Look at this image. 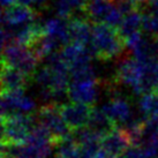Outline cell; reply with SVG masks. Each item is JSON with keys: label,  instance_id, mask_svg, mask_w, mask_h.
I'll return each instance as SVG.
<instances>
[{"label": "cell", "instance_id": "4316f807", "mask_svg": "<svg viewBox=\"0 0 158 158\" xmlns=\"http://www.w3.org/2000/svg\"><path fill=\"white\" fill-rule=\"evenodd\" d=\"M46 1H48V0H36V2H37L38 5H40V6H42V5H44V4H46Z\"/></svg>", "mask_w": 158, "mask_h": 158}, {"label": "cell", "instance_id": "6da1fadb", "mask_svg": "<svg viewBox=\"0 0 158 158\" xmlns=\"http://www.w3.org/2000/svg\"><path fill=\"white\" fill-rule=\"evenodd\" d=\"M92 57L103 61L117 60L125 56L127 50L119 29L112 28L105 23H95L92 27V38L89 46Z\"/></svg>", "mask_w": 158, "mask_h": 158}, {"label": "cell", "instance_id": "277c9868", "mask_svg": "<svg viewBox=\"0 0 158 158\" xmlns=\"http://www.w3.org/2000/svg\"><path fill=\"white\" fill-rule=\"evenodd\" d=\"M36 118L37 123L40 126H43L51 135L53 147H56L57 143L72 136L73 134V132L64 121L60 105H58L57 103H50L43 105L36 114Z\"/></svg>", "mask_w": 158, "mask_h": 158}, {"label": "cell", "instance_id": "44dd1931", "mask_svg": "<svg viewBox=\"0 0 158 158\" xmlns=\"http://www.w3.org/2000/svg\"><path fill=\"white\" fill-rule=\"evenodd\" d=\"M85 0H57L56 9L59 18L69 20L73 16V12L77 7H81Z\"/></svg>", "mask_w": 158, "mask_h": 158}, {"label": "cell", "instance_id": "7a4b0ae2", "mask_svg": "<svg viewBox=\"0 0 158 158\" xmlns=\"http://www.w3.org/2000/svg\"><path fill=\"white\" fill-rule=\"evenodd\" d=\"M147 66L141 64L135 58L123 56L118 60L114 81L118 84H126L131 87L136 95H147L152 92L148 79Z\"/></svg>", "mask_w": 158, "mask_h": 158}, {"label": "cell", "instance_id": "4fadbf2b", "mask_svg": "<svg viewBox=\"0 0 158 158\" xmlns=\"http://www.w3.org/2000/svg\"><path fill=\"white\" fill-rule=\"evenodd\" d=\"M31 80L16 68L6 65L1 66V92L24 90Z\"/></svg>", "mask_w": 158, "mask_h": 158}, {"label": "cell", "instance_id": "52a82bcc", "mask_svg": "<svg viewBox=\"0 0 158 158\" xmlns=\"http://www.w3.org/2000/svg\"><path fill=\"white\" fill-rule=\"evenodd\" d=\"M60 111L68 128L72 132H75L88 126L92 106L80 103H69L60 105Z\"/></svg>", "mask_w": 158, "mask_h": 158}, {"label": "cell", "instance_id": "9a60e30c", "mask_svg": "<svg viewBox=\"0 0 158 158\" xmlns=\"http://www.w3.org/2000/svg\"><path fill=\"white\" fill-rule=\"evenodd\" d=\"M43 29H44L45 35L56 38L64 46L70 44L68 23L66 22V20L61 18L48 19L43 24Z\"/></svg>", "mask_w": 158, "mask_h": 158}, {"label": "cell", "instance_id": "2e32d148", "mask_svg": "<svg viewBox=\"0 0 158 158\" xmlns=\"http://www.w3.org/2000/svg\"><path fill=\"white\" fill-rule=\"evenodd\" d=\"M88 127L91 128L92 131H95L96 133H98L99 135H102V137L104 135H106L107 133H110L112 129L117 127L115 123L111 120L103 110L92 107L91 114H90V119H89Z\"/></svg>", "mask_w": 158, "mask_h": 158}, {"label": "cell", "instance_id": "484cf974", "mask_svg": "<svg viewBox=\"0 0 158 158\" xmlns=\"http://www.w3.org/2000/svg\"><path fill=\"white\" fill-rule=\"evenodd\" d=\"M16 2V0H1V6H2V9H6L8 7H12Z\"/></svg>", "mask_w": 158, "mask_h": 158}, {"label": "cell", "instance_id": "30bf717a", "mask_svg": "<svg viewBox=\"0 0 158 158\" xmlns=\"http://www.w3.org/2000/svg\"><path fill=\"white\" fill-rule=\"evenodd\" d=\"M60 56L62 60L66 62L70 72L89 66L92 58L91 53L87 46H82L79 44H74V43H70L64 46L60 51Z\"/></svg>", "mask_w": 158, "mask_h": 158}, {"label": "cell", "instance_id": "7c38bea8", "mask_svg": "<svg viewBox=\"0 0 158 158\" xmlns=\"http://www.w3.org/2000/svg\"><path fill=\"white\" fill-rule=\"evenodd\" d=\"M104 113L118 126V123H126L132 118L131 105L123 97L120 95H114L109 103L102 107Z\"/></svg>", "mask_w": 158, "mask_h": 158}, {"label": "cell", "instance_id": "d4e9b609", "mask_svg": "<svg viewBox=\"0 0 158 158\" xmlns=\"http://www.w3.org/2000/svg\"><path fill=\"white\" fill-rule=\"evenodd\" d=\"M94 158H118V157H114V156H112L111 154L106 152L105 150L101 149L96 155H95V157Z\"/></svg>", "mask_w": 158, "mask_h": 158}, {"label": "cell", "instance_id": "d6986e66", "mask_svg": "<svg viewBox=\"0 0 158 158\" xmlns=\"http://www.w3.org/2000/svg\"><path fill=\"white\" fill-rule=\"evenodd\" d=\"M139 106L145 119L158 118V90L143 95L141 97Z\"/></svg>", "mask_w": 158, "mask_h": 158}, {"label": "cell", "instance_id": "9c48e42d", "mask_svg": "<svg viewBox=\"0 0 158 158\" xmlns=\"http://www.w3.org/2000/svg\"><path fill=\"white\" fill-rule=\"evenodd\" d=\"M38 13L35 9L23 5H14L12 7L2 9L1 20L2 27L8 28H18L28 23L34 22Z\"/></svg>", "mask_w": 158, "mask_h": 158}, {"label": "cell", "instance_id": "83f0119b", "mask_svg": "<svg viewBox=\"0 0 158 158\" xmlns=\"http://www.w3.org/2000/svg\"><path fill=\"white\" fill-rule=\"evenodd\" d=\"M56 158H61V157H59V156H57V157H56Z\"/></svg>", "mask_w": 158, "mask_h": 158}, {"label": "cell", "instance_id": "5b68a950", "mask_svg": "<svg viewBox=\"0 0 158 158\" xmlns=\"http://www.w3.org/2000/svg\"><path fill=\"white\" fill-rule=\"evenodd\" d=\"M40 61L32 50L27 46L10 44L2 48V65L16 68L30 79H35Z\"/></svg>", "mask_w": 158, "mask_h": 158}, {"label": "cell", "instance_id": "e0dca14e", "mask_svg": "<svg viewBox=\"0 0 158 158\" xmlns=\"http://www.w3.org/2000/svg\"><path fill=\"white\" fill-rule=\"evenodd\" d=\"M143 26V13L140 10H135L125 15L121 26L119 27V32L123 40L129 36L140 32V29Z\"/></svg>", "mask_w": 158, "mask_h": 158}, {"label": "cell", "instance_id": "ac0fdd59", "mask_svg": "<svg viewBox=\"0 0 158 158\" xmlns=\"http://www.w3.org/2000/svg\"><path fill=\"white\" fill-rule=\"evenodd\" d=\"M59 45L61 44L56 38L44 34L40 38H38V40L30 48L36 54V57L40 60H43L44 58H48L50 56H52L53 53H56Z\"/></svg>", "mask_w": 158, "mask_h": 158}, {"label": "cell", "instance_id": "8fae6325", "mask_svg": "<svg viewBox=\"0 0 158 158\" xmlns=\"http://www.w3.org/2000/svg\"><path fill=\"white\" fill-rule=\"evenodd\" d=\"M114 4L111 0H85L81 6V10L88 21L95 23H105Z\"/></svg>", "mask_w": 158, "mask_h": 158}, {"label": "cell", "instance_id": "3957f363", "mask_svg": "<svg viewBox=\"0 0 158 158\" xmlns=\"http://www.w3.org/2000/svg\"><path fill=\"white\" fill-rule=\"evenodd\" d=\"M36 115L30 114H13L1 118L2 134L1 145L24 144L30 135L31 129L35 127Z\"/></svg>", "mask_w": 158, "mask_h": 158}, {"label": "cell", "instance_id": "7402d4cb", "mask_svg": "<svg viewBox=\"0 0 158 158\" xmlns=\"http://www.w3.org/2000/svg\"><path fill=\"white\" fill-rule=\"evenodd\" d=\"M123 158H145V157L140 148H137V147H131L123 154Z\"/></svg>", "mask_w": 158, "mask_h": 158}, {"label": "cell", "instance_id": "8992f818", "mask_svg": "<svg viewBox=\"0 0 158 158\" xmlns=\"http://www.w3.org/2000/svg\"><path fill=\"white\" fill-rule=\"evenodd\" d=\"M101 82L97 79L70 81L68 88V97L73 103H80L92 106L98 97Z\"/></svg>", "mask_w": 158, "mask_h": 158}, {"label": "cell", "instance_id": "cb8c5ba5", "mask_svg": "<svg viewBox=\"0 0 158 158\" xmlns=\"http://www.w3.org/2000/svg\"><path fill=\"white\" fill-rule=\"evenodd\" d=\"M148 8H150V13L158 16V0H148Z\"/></svg>", "mask_w": 158, "mask_h": 158}, {"label": "cell", "instance_id": "603a6c76", "mask_svg": "<svg viewBox=\"0 0 158 158\" xmlns=\"http://www.w3.org/2000/svg\"><path fill=\"white\" fill-rule=\"evenodd\" d=\"M149 67L150 75H151V80H152V83L155 87V91L158 90V62L152 64V65H147Z\"/></svg>", "mask_w": 158, "mask_h": 158}, {"label": "cell", "instance_id": "5bb4252c", "mask_svg": "<svg viewBox=\"0 0 158 158\" xmlns=\"http://www.w3.org/2000/svg\"><path fill=\"white\" fill-rule=\"evenodd\" d=\"M70 42L82 46H89L92 38V28H90V21L85 18H72L68 20Z\"/></svg>", "mask_w": 158, "mask_h": 158}, {"label": "cell", "instance_id": "ba28073f", "mask_svg": "<svg viewBox=\"0 0 158 158\" xmlns=\"http://www.w3.org/2000/svg\"><path fill=\"white\" fill-rule=\"evenodd\" d=\"M131 145L133 144L128 134L123 127L119 126L103 136L101 141L102 149L118 158L123 156V154L131 148Z\"/></svg>", "mask_w": 158, "mask_h": 158}, {"label": "cell", "instance_id": "ffe728a7", "mask_svg": "<svg viewBox=\"0 0 158 158\" xmlns=\"http://www.w3.org/2000/svg\"><path fill=\"white\" fill-rule=\"evenodd\" d=\"M54 148H57V156L61 158H82L80 145L74 140L73 134H72V136L57 143Z\"/></svg>", "mask_w": 158, "mask_h": 158}]
</instances>
